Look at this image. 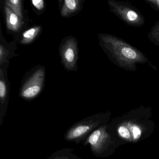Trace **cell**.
<instances>
[{
    "mask_svg": "<svg viewBox=\"0 0 159 159\" xmlns=\"http://www.w3.org/2000/svg\"><path fill=\"white\" fill-rule=\"evenodd\" d=\"M99 44L110 61L119 68L135 72L138 64L150 63L142 52L122 38L109 34L98 35Z\"/></svg>",
    "mask_w": 159,
    "mask_h": 159,
    "instance_id": "cell-1",
    "label": "cell"
},
{
    "mask_svg": "<svg viewBox=\"0 0 159 159\" xmlns=\"http://www.w3.org/2000/svg\"><path fill=\"white\" fill-rule=\"evenodd\" d=\"M109 9L121 21L128 26L141 27L145 23L143 14L128 2L109 0Z\"/></svg>",
    "mask_w": 159,
    "mask_h": 159,
    "instance_id": "cell-2",
    "label": "cell"
},
{
    "mask_svg": "<svg viewBox=\"0 0 159 159\" xmlns=\"http://www.w3.org/2000/svg\"><path fill=\"white\" fill-rule=\"evenodd\" d=\"M44 77V70L39 69L24 84L21 91V96L27 99L37 96L41 91Z\"/></svg>",
    "mask_w": 159,
    "mask_h": 159,
    "instance_id": "cell-3",
    "label": "cell"
},
{
    "mask_svg": "<svg viewBox=\"0 0 159 159\" xmlns=\"http://www.w3.org/2000/svg\"><path fill=\"white\" fill-rule=\"evenodd\" d=\"M110 136L106 130V126H102L94 131L87 139V142L95 152L99 153L109 145Z\"/></svg>",
    "mask_w": 159,
    "mask_h": 159,
    "instance_id": "cell-4",
    "label": "cell"
},
{
    "mask_svg": "<svg viewBox=\"0 0 159 159\" xmlns=\"http://www.w3.org/2000/svg\"><path fill=\"white\" fill-rule=\"evenodd\" d=\"M61 54L65 66L69 69H73L77 59V43L74 39H69L65 43L61 48Z\"/></svg>",
    "mask_w": 159,
    "mask_h": 159,
    "instance_id": "cell-5",
    "label": "cell"
},
{
    "mask_svg": "<svg viewBox=\"0 0 159 159\" xmlns=\"http://www.w3.org/2000/svg\"><path fill=\"white\" fill-rule=\"evenodd\" d=\"M98 123L82 124L74 126L69 131L67 135V139L68 140H73L77 139L85 135L96 126Z\"/></svg>",
    "mask_w": 159,
    "mask_h": 159,
    "instance_id": "cell-6",
    "label": "cell"
},
{
    "mask_svg": "<svg viewBox=\"0 0 159 159\" xmlns=\"http://www.w3.org/2000/svg\"><path fill=\"white\" fill-rule=\"evenodd\" d=\"M7 27L12 31H17L21 27V19L9 7H5Z\"/></svg>",
    "mask_w": 159,
    "mask_h": 159,
    "instance_id": "cell-7",
    "label": "cell"
},
{
    "mask_svg": "<svg viewBox=\"0 0 159 159\" xmlns=\"http://www.w3.org/2000/svg\"><path fill=\"white\" fill-rule=\"evenodd\" d=\"M80 6V1L77 0H66L61 10L63 16H67L78 11Z\"/></svg>",
    "mask_w": 159,
    "mask_h": 159,
    "instance_id": "cell-8",
    "label": "cell"
},
{
    "mask_svg": "<svg viewBox=\"0 0 159 159\" xmlns=\"http://www.w3.org/2000/svg\"><path fill=\"white\" fill-rule=\"evenodd\" d=\"M41 27L36 26L31 28L25 31L23 34V39L21 43L23 44H28L32 42L39 35L41 30Z\"/></svg>",
    "mask_w": 159,
    "mask_h": 159,
    "instance_id": "cell-9",
    "label": "cell"
},
{
    "mask_svg": "<svg viewBox=\"0 0 159 159\" xmlns=\"http://www.w3.org/2000/svg\"><path fill=\"white\" fill-rule=\"evenodd\" d=\"M125 123L130 130L133 141L138 140L142 134V129L140 126L131 121L126 122Z\"/></svg>",
    "mask_w": 159,
    "mask_h": 159,
    "instance_id": "cell-10",
    "label": "cell"
},
{
    "mask_svg": "<svg viewBox=\"0 0 159 159\" xmlns=\"http://www.w3.org/2000/svg\"><path fill=\"white\" fill-rule=\"evenodd\" d=\"M148 38L154 45L159 47V20L151 29Z\"/></svg>",
    "mask_w": 159,
    "mask_h": 159,
    "instance_id": "cell-11",
    "label": "cell"
},
{
    "mask_svg": "<svg viewBox=\"0 0 159 159\" xmlns=\"http://www.w3.org/2000/svg\"><path fill=\"white\" fill-rule=\"evenodd\" d=\"M117 132L120 137L126 141H133L132 135L126 123L121 124L118 126Z\"/></svg>",
    "mask_w": 159,
    "mask_h": 159,
    "instance_id": "cell-12",
    "label": "cell"
},
{
    "mask_svg": "<svg viewBox=\"0 0 159 159\" xmlns=\"http://www.w3.org/2000/svg\"><path fill=\"white\" fill-rule=\"evenodd\" d=\"M21 1L20 0H9L5 1V4L9 8L12 9V11L15 13L20 19H22V10H21Z\"/></svg>",
    "mask_w": 159,
    "mask_h": 159,
    "instance_id": "cell-13",
    "label": "cell"
},
{
    "mask_svg": "<svg viewBox=\"0 0 159 159\" xmlns=\"http://www.w3.org/2000/svg\"><path fill=\"white\" fill-rule=\"evenodd\" d=\"M144 2L152 9L159 12V0H144Z\"/></svg>",
    "mask_w": 159,
    "mask_h": 159,
    "instance_id": "cell-14",
    "label": "cell"
},
{
    "mask_svg": "<svg viewBox=\"0 0 159 159\" xmlns=\"http://www.w3.org/2000/svg\"><path fill=\"white\" fill-rule=\"evenodd\" d=\"M6 95V86L5 82L1 80L0 81V97L2 101L5 99Z\"/></svg>",
    "mask_w": 159,
    "mask_h": 159,
    "instance_id": "cell-15",
    "label": "cell"
},
{
    "mask_svg": "<svg viewBox=\"0 0 159 159\" xmlns=\"http://www.w3.org/2000/svg\"><path fill=\"white\" fill-rule=\"evenodd\" d=\"M31 2L33 6L38 10L40 11L44 8V1L43 0H33Z\"/></svg>",
    "mask_w": 159,
    "mask_h": 159,
    "instance_id": "cell-16",
    "label": "cell"
},
{
    "mask_svg": "<svg viewBox=\"0 0 159 159\" xmlns=\"http://www.w3.org/2000/svg\"><path fill=\"white\" fill-rule=\"evenodd\" d=\"M5 50L2 45H1L0 47V59H1V62L2 63V61L4 58V55H5Z\"/></svg>",
    "mask_w": 159,
    "mask_h": 159,
    "instance_id": "cell-17",
    "label": "cell"
}]
</instances>
